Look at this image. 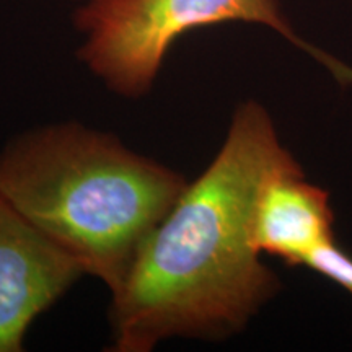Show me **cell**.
Returning <instances> with one entry per match:
<instances>
[{
	"label": "cell",
	"mask_w": 352,
	"mask_h": 352,
	"mask_svg": "<svg viewBox=\"0 0 352 352\" xmlns=\"http://www.w3.org/2000/svg\"><path fill=\"white\" fill-rule=\"evenodd\" d=\"M222 23L261 25L307 52L342 85L352 69L303 39L279 0H85L76 12L78 57L116 94L139 96L152 87L183 34Z\"/></svg>",
	"instance_id": "cell-3"
},
{
	"label": "cell",
	"mask_w": 352,
	"mask_h": 352,
	"mask_svg": "<svg viewBox=\"0 0 352 352\" xmlns=\"http://www.w3.org/2000/svg\"><path fill=\"white\" fill-rule=\"evenodd\" d=\"M252 236L261 254L303 266L316 248L334 240L328 192L305 182L302 168L270 176L254 206Z\"/></svg>",
	"instance_id": "cell-5"
},
{
	"label": "cell",
	"mask_w": 352,
	"mask_h": 352,
	"mask_svg": "<svg viewBox=\"0 0 352 352\" xmlns=\"http://www.w3.org/2000/svg\"><path fill=\"white\" fill-rule=\"evenodd\" d=\"M85 274L0 196V352H19L30 324Z\"/></svg>",
	"instance_id": "cell-4"
},
{
	"label": "cell",
	"mask_w": 352,
	"mask_h": 352,
	"mask_svg": "<svg viewBox=\"0 0 352 352\" xmlns=\"http://www.w3.org/2000/svg\"><path fill=\"white\" fill-rule=\"evenodd\" d=\"M188 182L114 135L56 124L0 152V196L114 294Z\"/></svg>",
	"instance_id": "cell-2"
},
{
	"label": "cell",
	"mask_w": 352,
	"mask_h": 352,
	"mask_svg": "<svg viewBox=\"0 0 352 352\" xmlns=\"http://www.w3.org/2000/svg\"><path fill=\"white\" fill-rule=\"evenodd\" d=\"M300 168L270 113L245 101L222 147L188 183L111 294L113 344L147 352L171 338L240 331L274 296L277 277L253 245L254 206L270 176Z\"/></svg>",
	"instance_id": "cell-1"
},
{
	"label": "cell",
	"mask_w": 352,
	"mask_h": 352,
	"mask_svg": "<svg viewBox=\"0 0 352 352\" xmlns=\"http://www.w3.org/2000/svg\"><path fill=\"white\" fill-rule=\"evenodd\" d=\"M303 266L340 285L352 297V256L334 245V240L316 248Z\"/></svg>",
	"instance_id": "cell-6"
}]
</instances>
